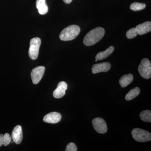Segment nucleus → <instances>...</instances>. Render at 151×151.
<instances>
[{"label":"nucleus","mask_w":151,"mask_h":151,"mask_svg":"<svg viewBox=\"0 0 151 151\" xmlns=\"http://www.w3.org/2000/svg\"><path fill=\"white\" fill-rule=\"evenodd\" d=\"M105 34V29L103 28H95L89 31L85 36L83 40L84 44L87 46L94 45L103 38Z\"/></svg>","instance_id":"f257e3e1"},{"label":"nucleus","mask_w":151,"mask_h":151,"mask_svg":"<svg viewBox=\"0 0 151 151\" xmlns=\"http://www.w3.org/2000/svg\"><path fill=\"white\" fill-rule=\"evenodd\" d=\"M146 5L145 4L138 2H134L130 6V9L134 11L142 10L145 8Z\"/></svg>","instance_id":"a211bd4d"},{"label":"nucleus","mask_w":151,"mask_h":151,"mask_svg":"<svg viewBox=\"0 0 151 151\" xmlns=\"http://www.w3.org/2000/svg\"><path fill=\"white\" fill-rule=\"evenodd\" d=\"M61 114L58 112H51L44 117L43 121L49 124H54L58 123L61 120Z\"/></svg>","instance_id":"6e6552de"},{"label":"nucleus","mask_w":151,"mask_h":151,"mask_svg":"<svg viewBox=\"0 0 151 151\" xmlns=\"http://www.w3.org/2000/svg\"><path fill=\"white\" fill-rule=\"evenodd\" d=\"M36 7L40 14H45L48 12V6L46 4V0H37Z\"/></svg>","instance_id":"ddd939ff"},{"label":"nucleus","mask_w":151,"mask_h":151,"mask_svg":"<svg viewBox=\"0 0 151 151\" xmlns=\"http://www.w3.org/2000/svg\"><path fill=\"white\" fill-rule=\"evenodd\" d=\"M41 43V41L39 37L33 38L30 40L29 55L32 59L35 60L37 58Z\"/></svg>","instance_id":"39448f33"},{"label":"nucleus","mask_w":151,"mask_h":151,"mask_svg":"<svg viewBox=\"0 0 151 151\" xmlns=\"http://www.w3.org/2000/svg\"><path fill=\"white\" fill-rule=\"evenodd\" d=\"M111 68V65L109 62H103L102 63L94 64L92 67V73L94 74L106 72L109 71Z\"/></svg>","instance_id":"9d476101"},{"label":"nucleus","mask_w":151,"mask_h":151,"mask_svg":"<svg viewBox=\"0 0 151 151\" xmlns=\"http://www.w3.org/2000/svg\"><path fill=\"white\" fill-rule=\"evenodd\" d=\"M67 89V84L64 81H61L58 83L57 87L53 92V97L56 99L62 98L65 95Z\"/></svg>","instance_id":"9b49d317"},{"label":"nucleus","mask_w":151,"mask_h":151,"mask_svg":"<svg viewBox=\"0 0 151 151\" xmlns=\"http://www.w3.org/2000/svg\"><path fill=\"white\" fill-rule=\"evenodd\" d=\"M4 135L2 134H0V147H2L3 145V142H4Z\"/></svg>","instance_id":"4be33fe9"},{"label":"nucleus","mask_w":151,"mask_h":151,"mask_svg":"<svg viewBox=\"0 0 151 151\" xmlns=\"http://www.w3.org/2000/svg\"><path fill=\"white\" fill-rule=\"evenodd\" d=\"M45 71V68L43 66H39L34 68L31 73V77L33 83L37 84L43 76Z\"/></svg>","instance_id":"423d86ee"},{"label":"nucleus","mask_w":151,"mask_h":151,"mask_svg":"<svg viewBox=\"0 0 151 151\" xmlns=\"http://www.w3.org/2000/svg\"><path fill=\"white\" fill-rule=\"evenodd\" d=\"M114 50V47L113 46L110 47L105 51L99 52L95 57L97 60H102L107 58L110 55L113 53Z\"/></svg>","instance_id":"2eb2a0df"},{"label":"nucleus","mask_w":151,"mask_h":151,"mask_svg":"<svg viewBox=\"0 0 151 151\" xmlns=\"http://www.w3.org/2000/svg\"><path fill=\"white\" fill-rule=\"evenodd\" d=\"M132 134L133 138L137 142H144L151 140V133L142 129L135 128L132 131Z\"/></svg>","instance_id":"7ed1b4c3"},{"label":"nucleus","mask_w":151,"mask_h":151,"mask_svg":"<svg viewBox=\"0 0 151 151\" xmlns=\"http://www.w3.org/2000/svg\"><path fill=\"white\" fill-rule=\"evenodd\" d=\"M138 71L141 76L145 79H150L151 77V63L148 58L142 60L138 68Z\"/></svg>","instance_id":"20e7f679"},{"label":"nucleus","mask_w":151,"mask_h":151,"mask_svg":"<svg viewBox=\"0 0 151 151\" xmlns=\"http://www.w3.org/2000/svg\"><path fill=\"white\" fill-rule=\"evenodd\" d=\"M65 151H77V148L74 143L71 142L69 143L66 146Z\"/></svg>","instance_id":"412c9836"},{"label":"nucleus","mask_w":151,"mask_h":151,"mask_svg":"<svg viewBox=\"0 0 151 151\" xmlns=\"http://www.w3.org/2000/svg\"><path fill=\"white\" fill-rule=\"evenodd\" d=\"M140 118L144 122H151V111L150 110H145L142 111L139 115Z\"/></svg>","instance_id":"f3484780"},{"label":"nucleus","mask_w":151,"mask_h":151,"mask_svg":"<svg viewBox=\"0 0 151 151\" xmlns=\"http://www.w3.org/2000/svg\"><path fill=\"white\" fill-rule=\"evenodd\" d=\"M134 79V77L132 74H126L122 76L120 80H119V83L121 86L123 88L126 87V86L131 84L133 81Z\"/></svg>","instance_id":"4468645a"},{"label":"nucleus","mask_w":151,"mask_h":151,"mask_svg":"<svg viewBox=\"0 0 151 151\" xmlns=\"http://www.w3.org/2000/svg\"><path fill=\"white\" fill-rule=\"evenodd\" d=\"M140 89L138 87H136L134 89H132L128 92L126 96L125 99L126 100H131L134 99L135 97H137L140 94Z\"/></svg>","instance_id":"dca6fc26"},{"label":"nucleus","mask_w":151,"mask_h":151,"mask_svg":"<svg viewBox=\"0 0 151 151\" xmlns=\"http://www.w3.org/2000/svg\"><path fill=\"white\" fill-rule=\"evenodd\" d=\"M12 138L14 142L19 145L22 142L23 139L22 131L21 126H16L12 132Z\"/></svg>","instance_id":"1a4fd4ad"},{"label":"nucleus","mask_w":151,"mask_h":151,"mask_svg":"<svg viewBox=\"0 0 151 151\" xmlns=\"http://www.w3.org/2000/svg\"><path fill=\"white\" fill-rule=\"evenodd\" d=\"M72 0H63L64 2L66 4H70L72 2Z\"/></svg>","instance_id":"5701e85b"},{"label":"nucleus","mask_w":151,"mask_h":151,"mask_svg":"<svg viewBox=\"0 0 151 151\" xmlns=\"http://www.w3.org/2000/svg\"><path fill=\"white\" fill-rule=\"evenodd\" d=\"M80 28L76 25H71L64 29L60 34V39L63 41L73 40L78 36Z\"/></svg>","instance_id":"f03ea898"},{"label":"nucleus","mask_w":151,"mask_h":151,"mask_svg":"<svg viewBox=\"0 0 151 151\" xmlns=\"http://www.w3.org/2000/svg\"><path fill=\"white\" fill-rule=\"evenodd\" d=\"M3 139H4L3 145L4 146H7L11 142L12 137L8 133H6L4 135Z\"/></svg>","instance_id":"aec40b11"},{"label":"nucleus","mask_w":151,"mask_h":151,"mask_svg":"<svg viewBox=\"0 0 151 151\" xmlns=\"http://www.w3.org/2000/svg\"><path fill=\"white\" fill-rule=\"evenodd\" d=\"M92 123L94 129L99 134H105L107 132V124L104 119L100 118H95L93 119Z\"/></svg>","instance_id":"0eeeda50"},{"label":"nucleus","mask_w":151,"mask_h":151,"mask_svg":"<svg viewBox=\"0 0 151 151\" xmlns=\"http://www.w3.org/2000/svg\"><path fill=\"white\" fill-rule=\"evenodd\" d=\"M135 28L137 30L138 34L139 35H143L151 31V22H145L142 24L138 25Z\"/></svg>","instance_id":"f8f14e48"},{"label":"nucleus","mask_w":151,"mask_h":151,"mask_svg":"<svg viewBox=\"0 0 151 151\" xmlns=\"http://www.w3.org/2000/svg\"><path fill=\"white\" fill-rule=\"evenodd\" d=\"M138 35L137 32L135 28H132L127 32L126 36L129 39L134 38Z\"/></svg>","instance_id":"6ab92c4d"}]
</instances>
